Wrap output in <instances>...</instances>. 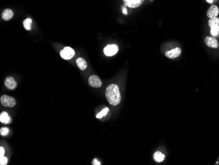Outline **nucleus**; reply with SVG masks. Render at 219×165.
<instances>
[{
  "mask_svg": "<svg viewBox=\"0 0 219 165\" xmlns=\"http://www.w3.org/2000/svg\"><path fill=\"white\" fill-rule=\"evenodd\" d=\"M76 64H77V65H78V67H79V69L81 70H85L87 67V63L86 61L81 57L77 59Z\"/></svg>",
  "mask_w": 219,
  "mask_h": 165,
  "instance_id": "12",
  "label": "nucleus"
},
{
  "mask_svg": "<svg viewBox=\"0 0 219 165\" xmlns=\"http://www.w3.org/2000/svg\"><path fill=\"white\" fill-rule=\"evenodd\" d=\"M219 14V9L216 5H212L211 7L209 8L207 12V16L209 18L211 19L213 17H216Z\"/></svg>",
  "mask_w": 219,
  "mask_h": 165,
  "instance_id": "10",
  "label": "nucleus"
},
{
  "mask_svg": "<svg viewBox=\"0 0 219 165\" xmlns=\"http://www.w3.org/2000/svg\"><path fill=\"white\" fill-rule=\"evenodd\" d=\"M207 2L209 3V4H212L213 2L214 1V0H206Z\"/></svg>",
  "mask_w": 219,
  "mask_h": 165,
  "instance_id": "24",
  "label": "nucleus"
},
{
  "mask_svg": "<svg viewBox=\"0 0 219 165\" xmlns=\"http://www.w3.org/2000/svg\"><path fill=\"white\" fill-rule=\"evenodd\" d=\"M24 27L27 30H31V25H32V19L30 18H28L24 20L23 22Z\"/></svg>",
  "mask_w": 219,
  "mask_h": 165,
  "instance_id": "16",
  "label": "nucleus"
},
{
  "mask_svg": "<svg viewBox=\"0 0 219 165\" xmlns=\"http://www.w3.org/2000/svg\"><path fill=\"white\" fill-rule=\"evenodd\" d=\"M208 25L209 26L211 27V26H213V25H218L219 26V18L217 17H213V18L210 19L208 22Z\"/></svg>",
  "mask_w": 219,
  "mask_h": 165,
  "instance_id": "17",
  "label": "nucleus"
},
{
  "mask_svg": "<svg viewBox=\"0 0 219 165\" xmlns=\"http://www.w3.org/2000/svg\"><path fill=\"white\" fill-rule=\"evenodd\" d=\"M205 43L209 48L217 49L219 47V43L218 41L214 37L207 36L205 39Z\"/></svg>",
  "mask_w": 219,
  "mask_h": 165,
  "instance_id": "7",
  "label": "nucleus"
},
{
  "mask_svg": "<svg viewBox=\"0 0 219 165\" xmlns=\"http://www.w3.org/2000/svg\"><path fill=\"white\" fill-rule=\"evenodd\" d=\"M93 165H100V162L99 161H97V159L95 158V159H94V161H93Z\"/></svg>",
  "mask_w": 219,
  "mask_h": 165,
  "instance_id": "22",
  "label": "nucleus"
},
{
  "mask_svg": "<svg viewBox=\"0 0 219 165\" xmlns=\"http://www.w3.org/2000/svg\"><path fill=\"white\" fill-rule=\"evenodd\" d=\"M5 154V149L3 147H0V157H3Z\"/></svg>",
  "mask_w": 219,
  "mask_h": 165,
  "instance_id": "21",
  "label": "nucleus"
},
{
  "mask_svg": "<svg viewBox=\"0 0 219 165\" xmlns=\"http://www.w3.org/2000/svg\"><path fill=\"white\" fill-rule=\"evenodd\" d=\"M0 102L5 107H13L16 105V100L14 98L7 95L2 96L0 99Z\"/></svg>",
  "mask_w": 219,
  "mask_h": 165,
  "instance_id": "2",
  "label": "nucleus"
},
{
  "mask_svg": "<svg viewBox=\"0 0 219 165\" xmlns=\"http://www.w3.org/2000/svg\"><path fill=\"white\" fill-rule=\"evenodd\" d=\"M181 52L182 50L180 48H175L173 49L170 50V51L165 52V56L169 59H174L180 56V55L181 54Z\"/></svg>",
  "mask_w": 219,
  "mask_h": 165,
  "instance_id": "8",
  "label": "nucleus"
},
{
  "mask_svg": "<svg viewBox=\"0 0 219 165\" xmlns=\"http://www.w3.org/2000/svg\"><path fill=\"white\" fill-rule=\"evenodd\" d=\"M7 157H4V156H3V157H0V164L5 165V164H7Z\"/></svg>",
  "mask_w": 219,
  "mask_h": 165,
  "instance_id": "20",
  "label": "nucleus"
},
{
  "mask_svg": "<svg viewBox=\"0 0 219 165\" xmlns=\"http://www.w3.org/2000/svg\"><path fill=\"white\" fill-rule=\"evenodd\" d=\"M219 34V26L213 25L211 26V34L213 37L217 36Z\"/></svg>",
  "mask_w": 219,
  "mask_h": 165,
  "instance_id": "15",
  "label": "nucleus"
},
{
  "mask_svg": "<svg viewBox=\"0 0 219 165\" xmlns=\"http://www.w3.org/2000/svg\"><path fill=\"white\" fill-rule=\"evenodd\" d=\"M9 132V130L7 128H1V130H0V134H1V135L3 136H5L7 135Z\"/></svg>",
  "mask_w": 219,
  "mask_h": 165,
  "instance_id": "19",
  "label": "nucleus"
},
{
  "mask_svg": "<svg viewBox=\"0 0 219 165\" xmlns=\"http://www.w3.org/2000/svg\"><path fill=\"white\" fill-rule=\"evenodd\" d=\"M109 109L108 108H105L104 109H102V111H100L99 114H97L96 117L97 119H101L103 117H104L106 114L108 113Z\"/></svg>",
  "mask_w": 219,
  "mask_h": 165,
  "instance_id": "18",
  "label": "nucleus"
},
{
  "mask_svg": "<svg viewBox=\"0 0 219 165\" xmlns=\"http://www.w3.org/2000/svg\"><path fill=\"white\" fill-rule=\"evenodd\" d=\"M118 51V47L115 44H110L105 47L104 49V54L108 57H111L115 55Z\"/></svg>",
  "mask_w": 219,
  "mask_h": 165,
  "instance_id": "5",
  "label": "nucleus"
},
{
  "mask_svg": "<svg viewBox=\"0 0 219 165\" xmlns=\"http://www.w3.org/2000/svg\"><path fill=\"white\" fill-rule=\"evenodd\" d=\"M122 9H123V13L125 14H127V9L125 6L122 7Z\"/></svg>",
  "mask_w": 219,
  "mask_h": 165,
  "instance_id": "23",
  "label": "nucleus"
},
{
  "mask_svg": "<svg viewBox=\"0 0 219 165\" xmlns=\"http://www.w3.org/2000/svg\"><path fill=\"white\" fill-rule=\"evenodd\" d=\"M105 96L108 102L111 105H118L121 101V94L117 85L112 84L106 88Z\"/></svg>",
  "mask_w": 219,
  "mask_h": 165,
  "instance_id": "1",
  "label": "nucleus"
},
{
  "mask_svg": "<svg viewBox=\"0 0 219 165\" xmlns=\"http://www.w3.org/2000/svg\"><path fill=\"white\" fill-rule=\"evenodd\" d=\"M17 82L13 77L11 76H8L5 80V86L9 90H13L17 88Z\"/></svg>",
  "mask_w": 219,
  "mask_h": 165,
  "instance_id": "9",
  "label": "nucleus"
},
{
  "mask_svg": "<svg viewBox=\"0 0 219 165\" xmlns=\"http://www.w3.org/2000/svg\"><path fill=\"white\" fill-rule=\"evenodd\" d=\"M153 159L157 163H161L165 159V155L161 152L157 151L153 154Z\"/></svg>",
  "mask_w": 219,
  "mask_h": 165,
  "instance_id": "13",
  "label": "nucleus"
},
{
  "mask_svg": "<svg viewBox=\"0 0 219 165\" xmlns=\"http://www.w3.org/2000/svg\"><path fill=\"white\" fill-rule=\"evenodd\" d=\"M13 11H12L10 9H6L1 14L2 19L4 20H11L13 17Z\"/></svg>",
  "mask_w": 219,
  "mask_h": 165,
  "instance_id": "11",
  "label": "nucleus"
},
{
  "mask_svg": "<svg viewBox=\"0 0 219 165\" xmlns=\"http://www.w3.org/2000/svg\"><path fill=\"white\" fill-rule=\"evenodd\" d=\"M125 6L130 8H137L143 4L144 0H123Z\"/></svg>",
  "mask_w": 219,
  "mask_h": 165,
  "instance_id": "6",
  "label": "nucleus"
},
{
  "mask_svg": "<svg viewBox=\"0 0 219 165\" xmlns=\"http://www.w3.org/2000/svg\"><path fill=\"white\" fill-rule=\"evenodd\" d=\"M0 121H1V122L5 124H8L10 122L11 119L6 112H3V113L0 114Z\"/></svg>",
  "mask_w": 219,
  "mask_h": 165,
  "instance_id": "14",
  "label": "nucleus"
},
{
  "mask_svg": "<svg viewBox=\"0 0 219 165\" xmlns=\"http://www.w3.org/2000/svg\"><path fill=\"white\" fill-rule=\"evenodd\" d=\"M61 57L65 60H69L73 57L75 55V51L72 48L70 47H66L61 51Z\"/></svg>",
  "mask_w": 219,
  "mask_h": 165,
  "instance_id": "3",
  "label": "nucleus"
},
{
  "mask_svg": "<svg viewBox=\"0 0 219 165\" xmlns=\"http://www.w3.org/2000/svg\"><path fill=\"white\" fill-rule=\"evenodd\" d=\"M88 82L90 86L94 88H99L102 84V80L97 75H91L88 79Z\"/></svg>",
  "mask_w": 219,
  "mask_h": 165,
  "instance_id": "4",
  "label": "nucleus"
}]
</instances>
